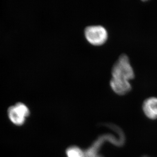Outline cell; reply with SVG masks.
Masks as SVG:
<instances>
[{
	"label": "cell",
	"instance_id": "1",
	"mask_svg": "<svg viewBox=\"0 0 157 157\" xmlns=\"http://www.w3.org/2000/svg\"><path fill=\"white\" fill-rule=\"evenodd\" d=\"M111 77L124 80H133L135 73L129 56L126 53L119 56L113 64L111 70Z\"/></svg>",
	"mask_w": 157,
	"mask_h": 157
},
{
	"label": "cell",
	"instance_id": "2",
	"mask_svg": "<svg viewBox=\"0 0 157 157\" xmlns=\"http://www.w3.org/2000/svg\"><path fill=\"white\" fill-rule=\"evenodd\" d=\"M114 134H105L99 137L90 147L85 151L86 157H104L100 154L99 151L103 144L106 141L117 147L122 146L124 143V137L121 134L117 136Z\"/></svg>",
	"mask_w": 157,
	"mask_h": 157
},
{
	"label": "cell",
	"instance_id": "3",
	"mask_svg": "<svg viewBox=\"0 0 157 157\" xmlns=\"http://www.w3.org/2000/svg\"><path fill=\"white\" fill-rule=\"evenodd\" d=\"M84 35L86 41L95 46L103 45L109 38L108 30L101 25H87L84 30Z\"/></svg>",
	"mask_w": 157,
	"mask_h": 157
},
{
	"label": "cell",
	"instance_id": "4",
	"mask_svg": "<svg viewBox=\"0 0 157 157\" xmlns=\"http://www.w3.org/2000/svg\"><path fill=\"white\" fill-rule=\"evenodd\" d=\"M30 114V110L27 105L22 102H17L9 107L8 115L14 124L21 126L24 124L25 119Z\"/></svg>",
	"mask_w": 157,
	"mask_h": 157
},
{
	"label": "cell",
	"instance_id": "5",
	"mask_svg": "<svg viewBox=\"0 0 157 157\" xmlns=\"http://www.w3.org/2000/svg\"><path fill=\"white\" fill-rule=\"evenodd\" d=\"M109 85L113 92L119 96H124L127 94L132 89L130 81L112 77L110 79Z\"/></svg>",
	"mask_w": 157,
	"mask_h": 157
},
{
	"label": "cell",
	"instance_id": "6",
	"mask_svg": "<svg viewBox=\"0 0 157 157\" xmlns=\"http://www.w3.org/2000/svg\"><path fill=\"white\" fill-rule=\"evenodd\" d=\"M142 111L148 119H157V97L151 96L146 98L142 103Z\"/></svg>",
	"mask_w": 157,
	"mask_h": 157
},
{
	"label": "cell",
	"instance_id": "7",
	"mask_svg": "<svg viewBox=\"0 0 157 157\" xmlns=\"http://www.w3.org/2000/svg\"><path fill=\"white\" fill-rule=\"evenodd\" d=\"M67 157H86L85 151L76 146H72L66 150Z\"/></svg>",
	"mask_w": 157,
	"mask_h": 157
},
{
	"label": "cell",
	"instance_id": "8",
	"mask_svg": "<svg viewBox=\"0 0 157 157\" xmlns=\"http://www.w3.org/2000/svg\"><path fill=\"white\" fill-rule=\"evenodd\" d=\"M148 157V156H144V157Z\"/></svg>",
	"mask_w": 157,
	"mask_h": 157
}]
</instances>
